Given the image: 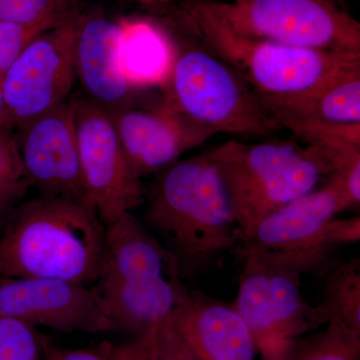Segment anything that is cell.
Wrapping results in <instances>:
<instances>
[{"label": "cell", "mask_w": 360, "mask_h": 360, "mask_svg": "<svg viewBox=\"0 0 360 360\" xmlns=\"http://www.w3.org/2000/svg\"><path fill=\"white\" fill-rule=\"evenodd\" d=\"M105 225L89 201L45 198L14 208L0 239V276L80 284L101 276Z\"/></svg>", "instance_id": "cell-1"}, {"label": "cell", "mask_w": 360, "mask_h": 360, "mask_svg": "<svg viewBox=\"0 0 360 360\" xmlns=\"http://www.w3.org/2000/svg\"><path fill=\"white\" fill-rule=\"evenodd\" d=\"M146 221L179 264L196 274L238 248L240 233L226 187L207 155L176 161L161 170Z\"/></svg>", "instance_id": "cell-2"}, {"label": "cell", "mask_w": 360, "mask_h": 360, "mask_svg": "<svg viewBox=\"0 0 360 360\" xmlns=\"http://www.w3.org/2000/svg\"><path fill=\"white\" fill-rule=\"evenodd\" d=\"M226 187L240 245L272 212L316 188L333 174L328 156L295 141L248 144L229 141L205 153Z\"/></svg>", "instance_id": "cell-3"}, {"label": "cell", "mask_w": 360, "mask_h": 360, "mask_svg": "<svg viewBox=\"0 0 360 360\" xmlns=\"http://www.w3.org/2000/svg\"><path fill=\"white\" fill-rule=\"evenodd\" d=\"M175 15L191 37L260 96L297 94L338 71L360 65V54L302 49L236 32L205 1L179 4Z\"/></svg>", "instance_id": "cell-4"}, {"label": "cell", "mask_w": 360, "mask_h": 360, "mask_svg": "<svg viewBox=\"0 0 360 360\" xmlns=\"http://www.w3.org/2000/svg\"><path fill=\"white\" fill-rule=\"evenodd\" d=\"M165 98L213 135L266 136L281 129L238 73L196 41L177 49Z\"/></svg>", "instance_id": "cell-5"}, {"label": "cell", "mask_w": 360, "mask_h": 360, "mask_svg": "<svg viewBox=\"0 0 360 360\" xmlns=\"http://www.w3.org/2000/svg\"><path fill=\"white\" fill-rule=\"evenodd\" d=\"M243 262L234 307L267 360H283L292 340L326 323L319 307L303 298V272L264 251L239 252Z\"/></svg>", "instance_id": "cell-6"}, {"label": "cell", "mask_w": 360, "mask_h": 360, "mask_svg": "<svg viewBox=\"0 0 360 360\" xmlns=\"http://www.w3.org/2000/svg\"><path fill=\"white\" fill-rule=\"evenodd\" d=\"M205 2L243 34L314 51L360 54V23L329 0Z\"/></svg>", "instance_id": "cell-7"}, {"label": "cell", "mask_w": 360, "mask_h": 360, "mask_svg": "<svg viewBox=\"0 0 360 360\" xmlns=\"http://www.w3.org/2000/svg\"><path fill=\"white\" fill-rule=\"evenodd\" d=\"M78 23L68 22L26 46L1 80L4 110L0 130L21 127L66 103L77 78Z\"/></svg>", "instance_id": "cell-8"}, {"label": "cell", "mask_w": 360, "mask_h": 360, "mask_svg": "<svg viewBox=\"0 0 360 360\" xmlns=\"http://www.w3.org/2000/svg\"><path fill=\"white\" fill-rule=\"evenodd\" d=\"M85 196L104 225L143 203L141 179L130 167L110 111L90 99L73 101Z\"/></svg>", "instance_id": "cell-9"}, {"label": "cell", "mask_w": 360, "mask_h": 360, "mask_svg": "<svg viewBox=\"0 0 360 360\" xmlns=\"http://www.w3.org/2000/svg\"><path fill=\"white\" fill-rule=\"evenodd\" d=\"M0 316L65 333L116 329L94 288L60 279L0 277Z\"/></svg>", "instance_id": "cell-10"}, {"label": "cell", "mask_w": 360, "mask_h": 360, "mask_svg": "<svg viewBox=\"0 0 360 360\" xmlns=\"http://www.w3.org/2000/svg\"><path fill=\"white\" fill-rule=\"evenodd\" d=\"M23 177L40 196L86 200L73 101L61 104L20 127Z\"/></svg>", "instance_id": "cell-11"}, {"label": "cell", "mask_w": 360, "mask_h": 360, "mask_svg": "<svg viewBox=\"0 0 360 360\" xmlns=\"http://www.w3.org/2000/svg\"><path fill=\"white\" fill-rule=\"evenodd\" d=\"M110 112L127 161L139 179L160 172L214 136L184 117L165 97L155 108L125 106Z\"/></svg>", "instance_id": "cell-12"}, {"label": "cell", "mask_w": 360, "mask_h": 360, "mask_svg": "<svg viewBox=\"0 0 360 360\" xmlns=\"http://www.w3.org/2000/svg\"><path fill=\"white\" fill-rule=\"evenodd\" d=\"M170 319L201 360H255V338L234 305L186 286Z\"/></svg>", "instance_id": "cell-13"}, {"label": "cell", "mask_w": 360, "mask_h": 360, "mask_svg": "<svg viewBox=\"0 0 360 360\" xmlns=\"http://www.w3.org/2000/svg\"><path fill=\"white\" fill-rule=\"evenodd\" d=\"M350 207L340 180L330 175L321 188L295 198L265 217L236 252L324 248L317 243L319 232L338 213Z\"/></svg>", "instance_id": "cell-14"}, {"label": "cell", "mask_w": 360, "mask_h": 360, "mask_svg": "<svg viewBox=\"0 0 360 360\" xmlns=\"http://www.w3.org/2000/svg\"><path fill=\"white\" fill-rule=\"evenodd\" d=\"M122 25L103 18L78 23L75 63L77 77L90 101L108 111L125 108L134 94L123 77L120 47Z\"/></svg>", "instance_id": "cell-15"}, {"label": "cell", "mask_w": 360, "mask_h": 360, "mask_svg": "<svg viewBox=\"0 0 360 360\" xmlns=\"http://www.w3.org/2000/svg\"><path fill=\"white\" fill-rule=\"evenodd\" d=\"M167 277H181L176 260L134 212L105 225L99 278L148 283Z\"/></svg>", "instance_id": "cell-16"}, {"label": "cell", "mask_w": 360, "mask_h": 360, "mask_svg": "<svg viewBox=\"0 0 360 360\" xmlns=\"http://www.w3.org/2000/svg\"><path fill=\"white\" fill-rule=\"evenodd\" d=\"M94 288L104 314L115 324L139 336L167 319L179 304L184 285L180 277L148 283H122L99 278Z\"/></svg>", "instance_id": "cell-17"}, {"label": "cell", "mask_w": 360, "mask_h": 360, "mask_svg": "<svg viewBox=\"0 0 360 360\" xmlns=\"http://www.w3.org/2000/svg\"><path fill=\"white\" fill-rule=\"evenodd\" d=\"M258 96L277 122L307 120L360 123V65L338 71L323 82L297 94Z\"/></svg>", "instance_id": "cell-18"}, {"label": "cell", "mask_w": 360, "mask_h": 360, "mask_svg": "<svg viewBox=\"0 0 360 360\" xmlns=\"http://www.w3.org/2000/svg\"><path fill=\"white\" fill-rule=\"evenodd\" d=\"M122 27L120 66L130 86L167 87L177 53L172 39L148 21H132Z\"/></svg>", "instance_id": "cell-19"}, {"label": "cell", "mask_w": 360, "mask_h": 360, "mask_svg": "<svg viewBox=\"0 0 360 360\" xmlns=\"http://www.w3.org/2000/svg\"><path fill=\"white\" fill-rule=\"evenodd\" d=\"M281 129L290 130L309 146L321 149L333 165V174H340L360 165V123L319 120H283Z\"/></svg>", "instance_id": "cell-20"}, {"label": "cell", "mask_w": 360, "mask_h": 360, "mask_svg": "<svg viewBox=\"0 0 360 360\" xmlns=\"http://www.w3.org/2000/svg\"><path fill=\"white\" fill-rule=\"evenodd\" d=\"M326 322L338 319L360 333V260L352 258L330 269L317 305Z\"/></svg>", "instance_id": "cell-21"}, {"label": "cell", "mask_w": 360, "mask_h": 360, "mask_svg": "<svg viewBox=\"0 0 360 360\" xmlns=\"http://www.w3.org/2000/svg\"><path fill=\"white\" fill-rule=\"evenodd\" d=\"M326 324V329L309 340L290 360H359L360 333L338 319Z\"/></svg>", "instance_id": "cell-22"}, {"label": "cell", "mask_w": 360, "mask_h": 360, "mask_svg": "<svg viewBox=\"0 0 360 360\" xmlns=\"http://www.w3.org/2000/svg\"><path fill=\"white\" fill-rule=\"evenodd\" d=\"M44 338L30 324L0 316V360H41Z\"/></svg>", "instance_id": "cell-23"}, {"label": "cell", "mask_w": 360, "mask_h": 360, "mask_svg": "<svg viewBox=\"0 0 360 360\" xmlns=\"http://www.w3.org/2000/svg\"><path fill=\"white\" fill-rule=\"evenodd\" d=\"M142 338L144 360H201L175 328L170 315Z\"/></svg>", "instance_id": "cell-24"}, {"label": "cell", "mask_w": 360, "mask_h": 360, "mask_svg": "<svg viewBox=\"0 0 360 360\" xmlns=\"http://www.w3.org/2000/svg\"><path fill=\"white\" fill-rule=\"evenodd\" d=\"M53 22L54 18L30 25L0 21V78L4 77L26 46L51 27Z\"/></svg>", "instance_id": "cell-25"}, {"label": "cell", "mask_w": 360, "mask_h": 360, "mask_svg": "<svg viewBox=\"0 0 360 360\" xmlns=\"http://www.w3.org/2000/svg\"><path fill=\"white\" fill-rule=\"evenodd\" d=\"M58 0H0V21L37 25L53 20Z\"/></svg>", "instance_id": "cell-26"}, {"label": "cell", "mask_w": 360, "mask_h": 360, "mask_svg": "<svg viewBox=\"0 0 360 360\" xmlns=\"http://www.w3.org/2000/svg\"><path fill=\"white\" fill-rule=\"evenodd\" d=\"M360 239V217L345 219H331L324 225L319 234V245L335 248L336 245L359 243Z\"/></svg>", "instance_id": "cell-27"}, {"label": "cell", "mask_w": 360, "mask_h": 360, "mask_svg": "<svg viewBox=\"0 0 360 360\" xmlns=\"http://www.w3.org/2000/svg\"><path fill=\"white\" fill-rule=\"evenodd\" d=\"M45 360H116L115 347L110 343H103L96 348H79L70 349L52 345L44 338V354Z\"/></svg>", "instance_id": "cell-28"}, {"label": "cell", "mask_w": 360, "mask_h": 360, "mask_svg": "<svg viewBox=\"0 0 360 360\" xmlns=\"http://www.w3.org/2000/svg\"><path fill=\"white\" fill-rule=\"evenodd\" d=\"M0 179H25L18 141L4 130H0Z\"/></svg>", "instance_id": "cell-29"}, {"label": "cell", "mask_w": 360, "mask_h": 360, "mask_svg": "<svg viewBox=\"0 0 360 360\" xmlns=\"http://www.w3.org/2000/svg\"><path fill=\"white\" fill-rule=\"evenodd\" d=\"M28 187L25 179H0V224L8 219L14 208L27 193Z\"/></svg>", "instance_id": "cell-30"}, {"label": "cell", "mask_w": 360, "mask_h": 360, "mask_svg": "<svg viewBox=\"0 0 360 360\" xmlns=\"http://www.w3.org/2000/svg\"><path fill=\"white\" fill-rule=\"evenodd\" d=\"M116 360H144V340L141 336L136 342L115 347Z\"/></svg>", "instance_id": "cell-31"}, {"label": "cell", "mask_w": 360, "mask_h": 360, "mask_svg": "<svg viewBox=\"0 0 360 360\" xmlns=\"http://www.w3.org/2000/svg\"><path fill=\"white\" fill-rule=\"evenodd\" d=\"M146 1L151 2H160V4H167L170 2L172 0H146ZM179 4H184V2H196V1H224V0H176Z\"/></svg>", "instance_id": "cell-32"}, {"label": "cell", "mask_w": 360, "mask_h": 360, "mask_svg": "<svg viewBox=\"0 0 360 360\" xmlns=\"http://www.w3.org/2000/svg\"><path fill=\"white\" fill-rule=\"evenodd\" d=\"M1 80L2 78H0V123H1L2 115H4V94H2Z\"/></svg>", "instance_id": "cell-33"}, {"label": "cell", "mask_w": 360, "mask_h": 360, "mask_svg": "<svg viewBox=\"0 0 360 360\" xmlns=\"http://www.w3.org/2000/svg\"><path fill=\"white\" fill-rule=\"evenodd\" d=\"M329 1L335 2V4H338V6H343V2H345V0H329Z\"/></svg>", "instance_id": "cell-34"}, {"label": "cell", "mask_w": 360, "mask_h": 360, "mask_svg": "<svg viewBox=\"0 0 360 360\" xmlns=\"http://www.w3.org/2000/svg\"><path fill=\"white\" fill-rule=\"evenodd\" d=\"M41 360H45V359H42Z\"/></svg>", "instance_id": "cell-35"}]
</instances>
